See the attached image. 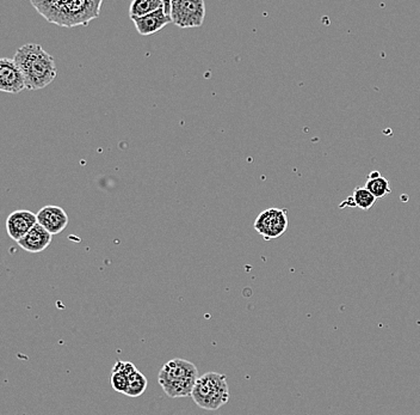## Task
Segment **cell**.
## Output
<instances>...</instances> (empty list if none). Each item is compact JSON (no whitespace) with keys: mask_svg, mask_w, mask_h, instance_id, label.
<instances>
[{"mask_svg":"<svg viewBox=\"0 0 420 415\" xmlns=\"http://www.w3.org/2000/svg\"><path fill=\"white\" fill-rule=\"evenodd\" d=\"M133 22L135 24L136 30L140 35L150 36L164 29L165 26L172 23V17L165 14L164 6H163L153 14L145 16L143 19H135Z\"/></svg>","mask_w":420,"mask_h":415,"instance_id":"cell-10","label":"cell"},{"mask_svg":"<svg viewBox=\"0 0 420 415\" xmlns=\"http://www.w3.org/2000/svg\"><path fill=\"white\" fill-rule=\"evenodd\" d=\"M364 187L377 199L384 198L391 193L389 181L386 177L381 176L379 171H372Z\"/></svg>","mask_w":420,"mask_h":415,"instance_id":"cell-15","label":"cell"},{"mask_svg":"<svg viewBox=\"0 0 420 415\" xmlns=\"http://www.w3.org/2000/svg\"><path fill=\"white\" fill-rule=\"evenodd\" d=\"M51 237L53 235L37 223L29 234L19 241V246L29 253H41L51 246Z\"/></svg>","mask_w":420,"mask_h":415,"instance_id":"cell-11","label":"cell"},{"mask_svg":"<svg viewBox=\"0 0 420 415\" xmlns=\"http://www.w3.org/2000/svg\"><path fill=\"white\" fill-rule=\"evenodd\" d=\"M377 199L366 187H357L354 188V194L347 200H344L339 207L343 209L347 206V207H357L363 211H369L377 204Z\"/></svg>","mask_w":420,"mask_h":415,"instance_id":"cell-13","label":"cell"},{"mask_svg":"<svg viewBox=\"0 0 420 415\" xmlns=\"http://www.w3.org/2000/svg\"><path fill=\"white\" fill-rule=\"evenodd\" d=\"M198 379L200 375L195 364L179 358L168 361L158 375V382L171 399L191 396Z\"/></svg>","mask_w":420,"mask_h":415,"instance_id":"cell-3","label":"cell"},{"mask_svg":"<svg viewBox=\"0 0 420 415\" xmlns=\"http://www.w3.org/2000/svg\"><path fill=\"white\" fill-rule=\"evenodd\" d=\"M164 6L163 0H134L130 3L129 17L132 21L143 19Z\"/></svg>","mask_w":420,"mask_h":415,"instance_id":"cell-14","label":"cell"},{"mask_svg":"<svg viewBox=\"0 0 420 415\" xmlns=\"http://www.w3.org/2000/svg\"><path fill=\"white\" fill-rule=\"evenodd\" d=\"M289 226L288 212L285 209H267L255 221V230L265 241L281 237Z\"/></svg>","mask_w":420,"mask_h":415,"instance_id":"cell-6","label":"cell"},{"mask_svg":"<svg viewBox=\"0 0 420 415\" xmlns=\"http://www.w3.org/2000/svg\"><path fill=\"white\" fill-rule=\"evenodd\" d=\"M191 397L202 409L217 411L230 401V386L226 376L217 372H207L200 376Z\"/></svg>","mask_w":420,"mask_h":415,"instance_id":"cell-4","label":"cell"},{"mask_svg":"<svg viewBox=\"0 0 420 415\" xmlns=\"http://www.w3.org/2000/svg\"><path fill=\"white\" fill-rule=\"evenodd\" d=\"M36 216L37 223L51 235L61 234L68 225V214L60 206H44Z\"/></svg>","mask_w":420,"mask_h":415,"instance_id":"cell-8","label":"cell"},{"mask_svg":"<svg viewBox=\"0 0 420 415\" xmlns=\"http://www.w3.org/2000/svg\"><path fill=\"white\" fill-rule=\"evenodd\" d=\"M135 365L129 361L118 360L113 369L111 374V386L118 393H127L129 386V376L135 371Z\"/></svg>","mask_w":420,"mask_h":415,"instance_id":"cell-12","label":"cell"},{"mask_svg":"<svg viewBox=\"0 0 420 415\" xmlns=\"http://www.w3.org/2000/svg\"><path fill=\"white\" fill-rule=\"evenodd\" d=\"M37 224V216L31 211L19 210L12 212L6 219L8 235L19 243Z\"/></svg>","mask_w":420,"mask_h":415,"instance_id":"cell-9","label":"cell"},{"mask_svg":"<svg viewBox=\"0 0 420 415\" xmlns=\"http://www.w3.org/2000/svg\"><path fill=\"white\" fill-rule=\"evenodd\" d=\"M14 60L22 71L29 90L44 89L58 77L54 58L41 44H28L19 47Z\"/></svg>","mask_w":420,"mask_h":415,"instance_id":"cell-2","label":"cell"},{"mask_svg":"<svg viewBox=\"0 0 420 415\" xmlns=\"http://www.w3.org/2000/svg\"><path fill=\"white\" fill-rule=\"evenodd\" d=\"M30 4L48 22L63 28L88 26L97 19L103 6L102 0H31Z\"/></svg>","mask_w":420,"mask_h":415,"instance_id":"cell-1","label":"cell"},{"mask_svg":"<svg viewBox=\"0 0 420 415\" xmlns=\"http://www.w3.org/2000/svg\"><path fill=\"white\" fill-rule=\"evenodd\" d=\"M172 23L182 29L200 28L205 22L203 0H172Z\"/></svg>","mask_w":420,"mask_h":415,"instance_id":"cell-5","label":"cell"},{"mask_svg":"<svg viewBox=\"0 0 420 415\" xmlns=\"http://www.w3.org/2000/svg\"><path fill=\"white\" fill-rule=\"evenodd\" d=\"M26 89V78L16 65L15 60H0V90L9 94H19Z\"/></svg>","mask_w":420,"mask_h":415,"instance_id":"cell-7","label":"cell"},{"mask_svg":"<svg viewBox=\"0 0 420 415\" xmlns=\"http://www.w3.org/2000/svg\"><path fill=\"white\" fill-rule=\"evenodd\" d=\"M147 384L148 382L146 377L136 369L135 371L129 376V386L126 395L129 397L141 396L146 390Z\"/></svg>","mask_w":420,"mask_h":415,"instance_id":"cell-16","label":"cell"}]
</instances>
